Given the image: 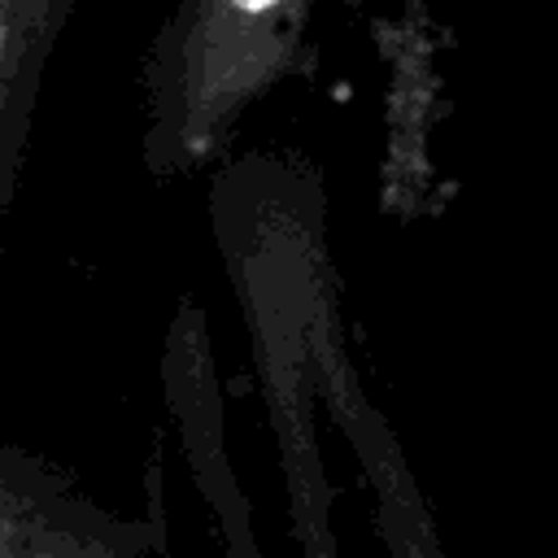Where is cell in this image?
Masks as SVG:
<instances>
[{
    "label": "cell",
    "instance_id": "cell-1",
    "mask_svg": "<svg viewBox=\"0 0 558 558\" xmlns=\"http://www.w3.org/2000/svg\"><path fill=\"white\" fill-rule=\"evenodd\" d=\"M153 532L118 519L31 449H0V558H144Z\"/></svg>",
    "mask_w": 558,
    "mask_h": 558
},
{
    "label": "cell",
    "instance_id": "cell-2",
    "mask_svg": "<svg viewBox=\"0 0 558 558\" xmlns=\"http://www.w3.org/2000/svg\"><path fill=\"white\" fill-rule=\"evenodd\" d=\"M70 0H0V253L22 187L35 87Z\"/></svg>",
    "mask_w": 558,
    "mask_h": 558
},
{
    "label": "cell",
    "instance_id": "cell-3",
    "mask_svg": "<svg viewBox=\"0 0 558 558\" xmlns=\"http://www.w3.org/2000/svg\"><path fill=\"white\" fill-rule=\"evenodd\" d=\"M279 0H231V9H240V13H266V9H275Z\"/></svg>",
    "mask_w": 558,
    "mask_h": 558
}]
</instances>
